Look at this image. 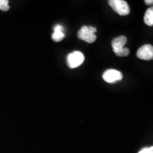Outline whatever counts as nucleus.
<instances>
[{
	"label": "nucleus",
	"mask_w": 153,
	"mask_h": 153,
	"mask_svg": "<svg viewBox=\"0 0 153 153\" xmlns=\"http://www.w3.org/2000/svg\"><path fill=\"white\" fill-rule=\"evenodd\" d=\"M127 42V38L124 36H120L115 38L112 41V48L115 54L119 57L128 56L130 53V51L127 48H124Z\"/></svg>",
	"instance_id": "1"
},
{
	"label": "nucleus",
	"mask_w": 153,
	"mask_h": 153,
	"mask_svg": "<svg viewBox=\"0 0 153 153\" xmlns=\"http://www.w3.org/2000/svg\"><path fill=\"white\" fill-rule=\"evenodd\" d=\"M97 31V29L95 27L84 26L78 31L77 36L82 41L89 43H92L97 40V36L95 35Z\"/></svg>",
	"instance_id": "2"
},
{
	"label": "nucleus",
	"mask_w": 153,
	"mask_h": 153,
	"mask_svg": "<svg viewBox=\"0 0 153 153\" xmlns=\"http://www.w3.org/2000/svg\"><path fill=\"white\" fill-rule=\"evenodd\" d=\"M108 4L115 12L120 16H126L129 14L130 8L128 3L123 0H109Z\"/></svg>",
	"instance_id": "3"
},
{
	"label": "nucleus",
	"mask_w": 153,
	"mask_h": 153,
	"mask_svg": "<svg viewBox=\"0 0 153 153\" xmlns=\"http://www.w3.org/2000/svg\"><path fill=\"white\" fill-rule=\"evenodd\" d=\"M85 60V56L80 51H74L70 53L67 57V64L71 69H74L79 67Z\"/></svg>",
	"instance_id": "4"
},
{
	"label": "nucleus",
	"mask_w": 153,
	"mask_h": 153,
	"mask_svg": "<svg viewBox=\"0 0 153 153\" xmlns=\"http://www.w3.org/2000/svg\"><path fill=\"white\" fill-rule=\"evenodd\" d=\"M103 79L107 83H116L123 79V74L118 70L109 69L104 72L102 75Z\"/></svg>",
	"instance_id": "5"
},
{
	"label": "nucleus",
	"mask_w": 153,
	"mask_h": 153,
	"mask_svg": "<svg viewBox=\"0 0 153 153\" xmlns=\"http://www.w3.org/2000/svg\"><path fill=\"white\" fill-rule=\"evenodd\" d=\"M137 57L143 60H150L153 58V47L150 44H145L137 51Z\"/></svg>",
	"instance_id": "6"
},
{
	"label": "nucleus",
	"mask_w": 153,
	"mask_h": 153,
	"mask_svg": "<svg viewBox=\"0 0 153 153\" xmlns=\"http://www.w3.org/2000/svg\"><path fill=\"white\" fill-rule=\"evenodd\" d=\"M53 30H54V32L52 34L53 41H54L55 42L62 41L64 39L65 36L64 33V28L61 25L57 24L53 27Z\"/></svg>",
	"instance_id": "7"
},
{
	"label": "nucleus",
	"mask_w": 153,
	"mask_h": 153,
	"mask_svg": "<svg viewBox=\"0 0 153 153\" xmlns=\"http://www.w3.org/2000/svg\"><path fill=\"white\" fill-rule=\"evenodd\" d=\"M144 22L149 26L153 25V8L150 7L145 12L144 16Z\"/></svg>",
	"instance_id": "8"
},
{
	"label": "nucleus",
	"mask_w": 153,
	"mask_h": 153,
	"mask_svg": "<svg viewBox=\"0 0 153 153\" xmlns=\"http://www.w3.org/2000/svg\"><path fill=\"white\" fill-rule=\"evenodd\" d=\"M10 7L9 6L8 0H0V10L3 11H7Z\"/></svg>",
	"instance_id": "9"
},
{
	"label": "nucleus",
	"mask_w": 153,
	"mask_h": 153,
	"mask_svg": "<svg viewBox=\"0 0 153 153\" xmlns=\"http://www.w3.org/2000/svg\"><path fill=\"white\" fill-rule=\"evenodd\" d=\"M137 153H153V147H147L141 149Z\"/></svg>",
	"instance_id": "10"
},
{
	"label": "nucleus",
	"mask_w": 153,
	"mask_h": 153,
	"mask_svg": "<svg viewBox=\"0 0 153 153\" xmlns=\"http://www.w3.org/2000/svg\"><path fill=\"white\" fill-rule=\"evenodd\" d=\"M145 3L147 5H150V4H152L153 1L152 0H145Z\"/></svg>",
	"instance_id": "11"
}]
</instances>
